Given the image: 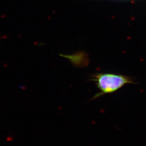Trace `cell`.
Masks as SVG:
<instances>
[{
	"label": "cell",
	"instance_id": "6da1fadb",
	"mask_svg": "<svg viewBox=\"0 0 146 146\" xmlns=\"http://www.w3.org/2000/svg\"><path fill=\"white\" fill-rule=\"evenodd\" d=\"M93 80L100 91V93L94 96L93 99L113 93L125 84L132 83L127 76L111 73L96 74L93 76Z\"/></svg>",
	"mask_w": 146,
	"mask_h": 146
}]
</instances>
